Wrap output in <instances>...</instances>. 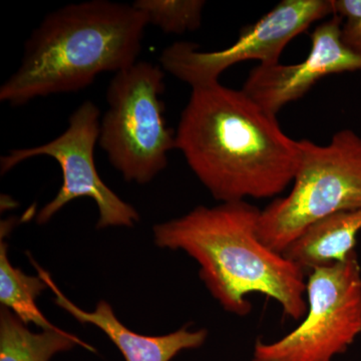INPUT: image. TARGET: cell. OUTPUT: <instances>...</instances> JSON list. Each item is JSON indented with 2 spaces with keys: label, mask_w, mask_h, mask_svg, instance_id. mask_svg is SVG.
I'll return each instance as SVG.
<instances>
[{
  "label": "cell",
  "mask_w": 361,
  "mask_h": 361,
  "mask_svg": "<svg viewBox=\"0 0 361 361\" xmlns=\"http://www.w3.org/2000/svg\"><path fill=\"white\" fill-rule=\"evenodd\" d=\"M101 113L97 104L87 101L71 114L68 127L51 142L33 148L11 149L0 159V172L6 174L20 163L47 156L58 161L63 185L54 200L37 214V222L45 224L73 200L90 198L99 208L97 228L125 226L139 222V213L104 184L94 163V148L99 142Z\"/></svg>",
  "instance_id": "ba28073f"
},
{
  "label": "cell",
  "mask_w": 361,
  "mask_h": 361,
  "mask_svg": "<svg viewBox=\"0 0 361 361\" xmlns=\"http://www.w3.org/2000/svg\"><path fill=\"white\" fill-rule=\"evenodd\" d=\"M133 6L145 14L149 25L166 33H184L199 30L203 0H137Z\"/></svg>",
  "instance_id": "5bb4252c"
},
{
  "label": "cell",
  "mask_w": 361,
  "mask_h": 361,
  "mask_svg": "<svg viewBox=\"0 0 361 361\" xmlns=\"http://www.w3.org/2000/svg\"><path fill=\"white\" fill-rule=\"evenodd\" d=\"M145 14L109 0L71 4L47 14L25 44L20 66L0 87V102L20 106L37 97L87 89L97 75L137 63Z\"/></svg>",
  "instance_id": "3957f363"
},
{
  "label": "cell",
  "mask_w": 361,
  "mask_h": 361,
  "mask_svg": "<svg viewBox=\"0 0 361 361\" xmlns=\"http://www.w3.org/2000/svg\"><path fill=\"white\" fill-rule=\"evenodd\" d=\"M298 142L290 193L273 201L259 218L261 241L281 254L320 221L361 209V137L342 130L326 146Z\"/></svg>",
  "instance_id": "277c9868"
},
{
  "label": "cell",
  "mask_w": 361,
  "mask_h": 361,
  "mask_svg": "<svg viewBox=\"0 0 361 361\" xmlns=\"http://www.w3.org/2000/svg\"><path fill=\"white\" fill-rule=\"evenodd\" d=\"M261 211L244 201L198 206L178 219L154 227L157 245L184 250L201 266L207 288L226 311L245 316L246 296L256 292L274 299L285 315L307 313L305 272L258 235Z\"/></svg>",
  "instance_id": "7a4b0ae2"
},
{
  "label": "cell",
  "mask_w": 361,
  "mask_h": 361,
  "mask_svg": "<svg viewBox=\"0 0 361 361\" xmlns=\"http://www.w3.org/2000/svg\"><path fill=\"white\" fill-rule=\"evenodd\" d=\"M252 361H267V360H259V358L254 357L253 360H252Z\"/></svg>",
  "instance_id": "2e32d148"
},
{
  "label": "cell",
  "mask_w": 361,
  "mask_h": 361,
  "mask_svg": "<svg viewBox=\"0 0 361 361\" xmlns=\"http://www.w3.org/2000/svg\"><path fill=\"white\" fill-rule=\"evenodd\" d=\"M176 149L216 200L272 198L293 182L299 142L243 90L220 82L192 89Z\"/></svg>",
  "instance_id": "6da1fadb"
},
{
  "label": "cell",
  "mask_w": 361,
  "mask_h": 361,
  "mask_svg": "<svg viewBox=\"0 0 361 361\" xmlns=\"http://www.w3.org/2000/svg\"><path fill=\"white\" fill-rule=\"evenodd\" d=\"M308 310L296 329L273 343L257 342L254 357L267 361H332L361 334V267L356 251L310 271Z\"/></svg>",
  "instance_id": "8992f818"
},
{
  "label": "cell",
  "mask_w": 361,
  "mask_h": 361,
  "mask_svg": "<svg viewBox=\"0 0 361 361\" xmlns=\"http://www.w3.org/2000/svg\"><path fill=\"white\" fill-rule=\"evenodd\" d=\"M361 231V209L318 222L292 243L283 255L304 272L345 260L355 250Z\"/></svg>",
  "instance_id": "8fae6325"
},
{
  "label": "cell",
  "mask_w": 361,
  "mask_h": 361,
  "mask_svg": "<svg viewBox=\"0 0 361 361\" xmlns=\"http://www.w3.org/2000/svg\"><path fill=\"white\" fill-rule=\"evenodd\" d=\"M47 282L39 276H28L13 267L7 257V244L0 242V302L18 316L25 325L33 323L42 330H54V326L40 312L37 298L47 288Z\"/></svg>",
  "instance_id": "4fadbf2b"
},
{
  "label": "cell",
  "mask_w": 361,
  "mask_h": 361,
  "mask_svg": "<svg viewBox=\"0 0 361 361\" xmlns=\"http://www.w3.org/2000/svg\"><path fill=\"white\" fill-rule=\"evenodd\" d=\"M331 16L332 0H282L257 23L244 27L230 47L203 51L193 42H174L161 52V66L192 89L215 84L236 63L259 61L262 66L278 65L292 39Z\"/></svg>",
  "instance_id": "52a82bcc"
},
{
  "label": "cell",
  "mask_w": 361,
  "mask_h": 361,
  "mask_svg": "<svg viewBox=\"0 0 361 361\" xmlns=\"http://www.w3.org/2000/svg\"><path fill=\"white\" fill-rule=\"evenodd\" d=\"M165 89L161 66L145 61L115 73L109 84L99 144L127 182L148 184L176 149L161 99Z\"/></svg>",
  "instance_id": "5b68a950"
},
{
  "label": "cell",
  "mask_w": 361,
  "mask_h": 361,
  "mask_svg": "<svg viewBox=\"0 0 361 361\" xmlns=\"http://www.w3.org/2000/svg\"><path fill=\"white\" fill-rule=\"evenodd\" d=\"M341 23L338 16H330L311 33L310 51L304 61L295 65H259L242 90L268 113L277 116L287 104L305 96L322 78L361 71V54L342 42Z\"/></svg>",
  "instance_id": "9c48e42d"
},
{
  "label": "cell",
  "mask_w": 361,
  "mask_h": 361,
  "mask_svg": "<svg viewBox=\"0 0 361 361\" xmlns=\"http://www.w3.org/2000/svg\"><path fill=\"white\" fill-rule=\"evenodd\" d=\"M30 260L39 276L54 292L56 296L54 302L73 315L78 322L96 325L103 330L120 349L126 361H171L180 351L200 348L206 341L205 329L190 331L187 326L167 336H146L135 334L116 317L110 304L106 301H99L92 312L80 310L59 290L47 271L37 265L32 257Z\"/></svg>",
  "instance_id": "30bf717a"
},
{
  "label": "cell",
  "mask_w": 361,
  "mask_h": 361,
  "mask_svg": "<svg viewBox=\"0 0 361 361\" xmlns=\"http://www.w3.org/2000/svg\"><path fill=\"white\" fill-rule=\"evenodd\" d=\"M94 350L73 334L61 329L33 334L18 316L2 307L0 311V361H49L73 346Z\"/></svg>",
  "instance_id": "7c38bea8"
},
{
  "label": "cell",
  "mask_w": 361,
  "mask_h": 361,
  "mask_svg": "<svg viewBox=\"0 0 361 361\" xmlns=\"http://www.w3.org/2000/svg\"><path fill=\"white\" fill-rule=\"evenodd\" d=\"M334 14L341 18L342 42L361 54V0H332Z\"/></svg>",
  "instance_id": "9a60e30c"
}]
</instances>
